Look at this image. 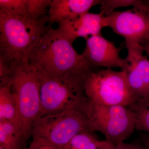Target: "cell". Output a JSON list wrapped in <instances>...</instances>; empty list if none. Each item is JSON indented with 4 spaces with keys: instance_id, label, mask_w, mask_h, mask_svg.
<instances>
[{
    "instance_id": "4",
    "label": "cell",
    "mask_w": 149,
    "mask_h": 149,
    "mask_svg": "<svg viewBox=\"0 0 149 149\" xmlns=\"http://www.w3.org/2000/svg\"><path fill=\"white\" fill-rule=\"evenodd\" d=\"M7 85L15 100L20 121L23 146L32 134L33 123L40 111V80L39 72L27 63L12 70L7 79L0 86Z\"/></svg>"
},
{
    "instance_id": "18",
    "label": "cell",
    "mask_w": 149,
    "mask_h": 149,
    "mask_svg": "<svg viewBox=\"0 0 149 149\" xmlns=\"http://www.w3.org/2000/svg\"><path fill=\"white\" fill-rule=\"evenodd\" d=\"M0 10L16 16H27L26 0H0Z\"/></svg>"
},
{
    "instance_id": "11",
    "label": "cell",
    "mask_w": 149,
    "mask_h": 149,
    "mask_svg": "<svg viewBox=\"0 0 149 149\" xmlns=\"http://www.w3.org/2000/svg\"><path fill=\"white\" fill-rule=\"evenodd\" d=\"M58 27L72 44L79 37L87 38L101 34L102 29L107 27L106 16L103 13L88 12L69 18L59 23Z\"/></svg>"
},
{
    "instance_id": "16",
    "label": "cell",
    "mask_w": 149,
    "mask_h": 149,
    "mask_svg": "<svg viewBox=\"0 0 149 149\" xmlns=\"http://www.w3.org/2000/svg\"><path fill=\"white\" fill-rule=\"evenodd\" d=\"M128 107L136 116L135 130L149 134V98L139 99Z\"/></svg>"
},
{
    "instance_id": "7",
    "label": "cell",
    "mask_w": 149,
    "mask_h": 149,
    "mask_svg": "<svg viewBox=\"0 0 149 149\" xmlns=\"http://www.w3.org/2000/svg\"><path fill=\"white\" fill-rule=\"evenodd\" d=\"M86 131L91 132L85 115L79 109H72L38 116L33 123L31 135L63 149L74 136Z\"/></svg>"
},
{
    "instance_id": "20",
    "label": "cell",
    "mask_w": 149,
    "mask_h": 149,
    "mask_svg": "<svg viewBox=\"0 0 149 149\" xmlns=\"http://www.w3.org/2000/svg\"><path fill=\"white\" fill-rule=\"evenodd\" d=\"M32 137V143L24 149H58L45 139L37 136Z\"/></svg>"
},
{
    "instance_id": "5",
    "label": "cell",
    "mask_w": 149,
    "mask_h": 149,
    "mask_svg": "<svg viewBox=\"0 0 149 149\" xmlns=\"http://www.w3.org/2000/svg\"><path fill=\"white\" fill-rule=\"evenodd\" d=\"M80 110L91 132L102 133L113 146L124 142L135 130L136 116L128 107L103 105L87 99Z\"/></svg>"
},
{
    "instance_id": "24",
    "label": "cell",
    "mask_w": 149,
    "mask_h": 149,
    "mask_svg": "<svg viewBox=\"0 0 149 149\" xmlns=\"http://www.w3.org/2000/svg\"><path fill=\"white\" fill-rule=\"evenodd\" d=\"M113 145H112V144L110 143L108 146H107L106 147L104 148L103 149H112L113 147Z\"/></svg>"
},
{
    "instance_id": "9",
    "label": "cell",
    "mask_w": 149,
    "mask_h": 149,
    "mask_svg": "<svg viewBox=\"0 0 149 149\" xmlns=\"http://www.w3.org/2000/svg\"><path fill=\"white\" fill-rule=\"evenodd\" d=\"M125 72L130 90L138 100L149 98V60L141 45H126Z\"/></svg>"
},
{
    "instance_id": "21",
    "label": "cell",
    "mask_w": 149,
    "mask_h": 149,
    "mask_svg": "<svg viewBox=\"0 0 149 149\" xmlns=\"http://www.w3.org/2000/svg\"><path fill=\"white\" fill-rule=\"evenodd\" d=\"M112 149H142L139 145L136 144L126 143L124 142L113 146Z\"/></svg>"
},
{
    "instance_id": "22",
    "label": "cell",
    "mask_w": 149,
    "mask_h": 149,
    "mask_svg": "<svg viewBox=\"0 0 149 149\" xmlns=\"http://www.w3.org/2000/svg\"><path fill=\"white\" fill-rule=\"evenodd\" d=\"M141 45L143 49L144 53L149 60V40L142 43Z\"/></svg>"
},
{
    "instance_id": "15",
    "label": "cell",
    "mask_w": 149,
    "mask_h": 149,
    "mask_svg": "<svg viewBox=\"0 0 149 149\" xmlns=\"http://www.w3.org/2000/svg\"><path fill=\"white\" fill-rule=\"evenodd\" d=\"M110 143L107 141H99L93 132L86 131L74 136L63 149H103Z\"/></svg>"
},
{
    "instance_id": "3",
    "label": "cell",
    "mask_w": 149,
    "mask_h": 149,
    "mask_svg": "<svg viewBox=\"0 0 149 149\" xmlns=\"http://www.w3.org/2000/svg\"><path fill=\"white\" fill-rule=\"evenodd\" d=\"M92 70L72 71L58 76L38 71L41 100L39 116L72 109L80 110L88 99L84 92L85 77Z\"/></svg>"
},
{
    "instance_id": "10",
    "label": "cell",
    "mask_w": 149,
    "mask_h": 149,
    "mask_svg": "<svg viewBox=\"0 0 149 149\" xmlns=\"http://www.w3.org/2000/svg\"><path fill=\"white\" fill-rule=\"evenodd\" d=\"M122 47H117L101 34L87 38L82 55L91 66L103 67L112 69L120 68L125 64V59L120 57Z\"/></svg>"
},
{
    "instance_id": "25",
    "label": "cell",
    "mask_w": 149,
    "mask_h": 149,
    "mask_svg": "<svg viewBox=\"0 0 149 149\" xmlns=\"http://www.w3.org/2000/svg\"><path fill=\"white\" fill-rule=\"evenodd\" d=\"M0 149H6L5 148H3V147L1 146H0Z\"/></svg>"
},
{
    "instance_id": "19",
    "label": "cell",
    "mask_w": 149,
    "mask_h": 149,
    "mask_svg": "<svg viewBox=\"0 0 149 149\" xmlns=\"http://www.w3.org/2000/svg\"><path fill=\"white\" fill-rule=\"evenodd\" d=\"M143 2L136 0H101L100 8L105 16H107L114 12L115 9L123 7H133L141 4Z\"/></svg>"
},
{
    "instance_id": "1",
    "label": "cell",
    "mask_w": 149,
    "mask_h": 149,
    "mask_svg": "<svg viewBox=\"0 0 149 149\" xmlns=\"http://www.w3.org/2000/svg\"><path fill=\"white\" fill-rule=\"evenodd\" d=\"M48 16L38 21L0 10V61L12 70L28 63L30 53L47 31Z\"/></svg>"
},
{
    "instance_id": "12",
    "label": "cell",
    "mask_w": 149,
    "mask_h": 149,
    "mask_svg": "<svg viewBox=\"0 0 149 149\" xmlns=\"http://www.w3.org/2000/svg\"><path fill=\"white\" fill-rule=\"evenodd\" d=\"M101 0H53L48 12V22L58 24L68 19L89 12Z\"/></svg>"
},
{
    "instance_id": "23",
    "label": "cell",
    "mask_w": 149,
    "mask_h": 149,
    "mask_svg": "<svg viewBox=\"0 0 149 149\" xmlns=\"http://www.w3.org/2000/svg\"><path fill=\"white\" fill-rule=\"evenodd\" d=\"M142 139L143 140V143L144 145L146 146L148 149H149V135H146V134H144L143 135H142Z\"/></svg>"
},
{
    "instance_id": "14",
    "label": "cell",
    "mask_w": 149,
    "mask_h": 149,
    "mask_svg": "<svg viewBox=\"0 0 149 149\" xmlns=\"http://www.w3.org/2000/svg\"><path fill=\"white\" fill-rule=\"evenodd\" d=\"M0 146L6 149H19L22 146L19 126L7 120H0Z\"/></svg>"
},
{
    "instance_id": "2",
    "label": "cell",
    "mask_w": 149,
    "mask_h": 149,
    "mask_svg": "<svg viewBox=\"0 0 149 149\" xmlns=\"http://www.w3.org/2000/svg\"><path fill=\"white\" fill-rule=\"evenodd\" d=\"M28 63L50 76L93 68L58 27L49 28L40 37L30 53Z\"/></svg>"
},
{
    "instance_id": "17",
    "label": "cell",
    "mask_w": 149,
    "mask_h": 149,
    "mask_svg": "<svg viewBox=\"0 0 149 149\" xmlns=\"http://www.w3.org/2000/svg\"><path fill=\"white\" fill-rule=\"evenodd\" d=\"M52 2V0H26L27 16L32 20L38 21Z\"/></svg>"
},
{
    "instance_id": "8",
    "label": "cell",
    "mask_w": 149,
    "mask_h": 149,
    "mask_svg": "<svg viewBox=\"0 0 149 149\" xmlns=\"http://www.w3.org/2000/svg\"><path fill=\"white\" fill-rule=\"evenodd\" d=\"M106 16L107 27L125 39V44L141 45L149 40V6L143 2L131 9Z\"/></svg>"
},
{
    "instance_id": "6",
    "label": "cell",
    "mask_w": 149,
    "mask_h": 149,
    "mask_svg": "<svg viewBox=\"0 0 149 149\" xmlns=\"http://www.w3.org/2000/svg\"><path fill=\"white\" fill-rule=\"evenodd\" d=\"M88 100L106 106L129 107L138 100L130 90L125 72L106 68L89 72L84 82Z\"/></svg>"
},
{
    "instance_id": "13",
    "label": "cell",
    "mask_w": 149,
    "mask_h": 149,
    "mask_svg": "<svg viewBox=\"0 0 149 149\" xmlns=\"http://www.w3.org/2000/svg\"><path fill=\"white\" fill-rule=\"evenodd\" d=\"M0 120L13 123L20 128L16 100L10 88L6 85L0 86Z\"/></svg>"
}]
</instances>
